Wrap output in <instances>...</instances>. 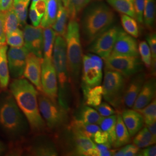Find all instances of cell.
<instances>
[{
	"label": "cell",
	"instance_id": "cell-1",
	"mask_svg": "<svg viewBox=\"0 0 156 156\" xmlns=\"http://www.w3.org/2000/svg\"><path fill=\"white\" fill-rule=\"evenodd\" d=\"M10 90L32 131L44 132L46 125L39 112L38 93L33 84L25 79H15L10 84Z\"/></svg>",
	"mask_w": 156,
	"mask_h": 156
},
{
	"label": "cell",
	"instance_id": "cell-2",
	"mask_svg": "<svg viewBox=\"0 0 156 156\" xmlns=\"http://www.w3.org/2000/svg\"><path fill=\"white\" fill-rule=\"evenodd\" d=\"M114 17L111 9L104 3H95L89 7L82 22V33L86 42L90 44L100 34L109 28Z\"/></svg>",
	"mask_w": 156,
	"mask_h": 156
},
{
	"label": "cell",
	"instance_id": "cell-3",
	"mask_svg": "<svg viewBox=\"0 0 156 156\" xmlns=\"http://www.w3.org/2000/svg\"><path fill=\"white\" fill-rule=\"evenodd\" d=\"M27 124L12 94L0 100V127L7 134L19 136L26 131Z\"/></svg>",
	"mask_w": 156,
	"mask_h": 156
},
{
	"label": "cell",
	"instance_id": "cell-4",
	"mask_svg": "<svg viewBox=\"0 0 156 156\" xmlns=\"http://www.w3.org/2000/svg\"><path fill=\"white\" fill-rule=\"evenodd\" d=\"M79 24L76 19H70L65 36L68 75L75 83L78 81L82 65V48Z\"/></svg>",
	"mask_w": 156,
	"mask_h": 156
},
{
	"label": "cell",
	"instance_id": "cell-5",
	"mask_svg": "<svg viewBox=\"0 0 156 156\" xmlns=\"http://www.w3.org/2000/svg\"><path fill=\"white\" fill-rule=\"evenodd\" d=\"M126 78L118 72L105 69L103 97L105 100L116 109H120L123 104Z\"/></svg>",
	"mask_w": 156,
	"mask_h": 156
},
{
	"label": "cell",
	"instance_id": "cell-6",
	"mask_svg": "<svg viewBox=\"0 0 156 156\" xmlns=\"http://www.w3.org/2000/svg\"><path fill=\"white\" fill-rule=\"evenodd\" d=\"M38 101L40 113L48 128L56 129L67 123V109L57 102L42 93L38 94Z\"/></svg>",
	"mask_w": 156,
	"mask_h": 156
},
{
	"label": "cell",
	"instance_id": "cell-7",
	"mask_svg": "<svg viewBox=\"0 0 156 156\" xmlns=\"http://www.w3.org/2000/svg\"><path fill=\"white\" fill-rule=\"evenodd\" d=\"M82 66V87L84 93L101 83L103 61L100 57L89 53L83 56Z\"/></svg>",
	"mask_w": 156,
	"mask_h": 156
},
{
	"label": "cell",
	"instance_id": "cell-8",
	"mask_svg": "<svg viewBox=\"0 0 156 156\" xmlns=\"http://www.w3.org/2000/svg\"><path fill=\"white\" fill-rule=\"evenodd\" d=\"M52 63L56 71L60 86V94L62 96L66 89L68 82L66 42L65 38L57 35L52 55ZM58 97V98L59 97Z\"/></svg>",
	"mask_w": 156,
	"mask_h": 156
},
{
	"label": "cell",
	"instance_id": "cell-9",
	"mask_svg": "<svg viewBox=\"0 0 156 156\" xmlns=\"http://www.w3.org/2000/svg\"><path fill=\"white\" fill-rule=\"evenodd\" d=\"M104 60L105 69L118 72L127 78L140 73L143 68L138 57L110 55Z\"/></svg>",
	"mask_w": 156,
	"mask_h": 156
},
{
	"label": "cell",
	"instance_id": "cell-10",
	"mask_svg": "<svg viewBox=\"0 0 156 156\" xmlns=\"http://www.w3.org/2000/svg\"><path fill=\"white\" fill-rule=\"evenodd\" d=\"M120 28L116 26L108 28L90 44V52L105 59L111 55Z\"/></svg>",
	"mask_w": 156,
	"mask_h": 156
},
{
	"label": "cell",
	"instance_id": "cell-11",
	"mask_svg": "<svg viewBox=\"0 0 156 156\" xmlns=\"http://www.w3.org/2000/svg\"><path fill=\"white\" fill-rule=\"evenodd\" d=\"M41 80L42 91L51 100L57 102L58 79L52 60L43 58L41 64Z\"/></svg>",
	"mask_w": 156,
	"mask_h": 156
},
{
	"label": "cell",
	"instance_id": "cell-12",
	"mask_svg": "<svg viewBox=\"0 0 156 156\" xmlns=\"http://www.w3.org/2000/svg\"><path fill=\"white\" fill-rule=\"evenodd\" d=\"M24 46L29 52L43 58V28L26 24L23 30Z\"/></svg>",
	"mask_w": 156,
	"mask_h": 156
},
{
	"label": "cell",
	"instance_id": "cell-13",
	"mask_svg": "<svg viewBox=\"0 0 156 156\" xmlns=\"http://www.w3.org/2000/svg\"><path fill=\"white\" fill-rule=\"evenodd\" d=\"M28 53L24 46L20 48L11 47L7 51L9 69L12 78L18 79L22 77Z\"/></svg>",
	"mask_w": 156,
	"mask_h": 156
},
{
	"label": "cell",
	"instance_id": "cell-14",
	"mask_svg": "<svg viewBox=\"0 0 156 156\" xmlns=\"http://www.w3.org/2000/svg\"><path fill=\"white\" fill-rule=\"evenodd\" d=\"M111 55L139 57L136 39L120 29Z\"/></svg>",
	"mask_w": 156,
	"mask_h": 156
},
{
	"label": "cell",
	"instance_id": "cell-15",
	"mask_svg": "<svg viewBox=\"0 0 156 156\" xmlns=\"http://www.w3.org/2000/svg\"><path fill=\"white\" fill-rule=\"evenodd\" d=\"M43 58H40L31 52H29L27 57L26 64L23 75L30 83L34 84L37 89L43 92L41 85V64Z\"/></svg>",
	"mask_w": 156,
	"mask_h": 156
},
{
	"label": "cell",
	"instance_id": "cell-16",
	"mask_svg": "<svg viewBox=\"0 0 156 156\" xmlns=\"http://www.w3.org/2000/svg\"><path fill=\"white\" fill-rule=\"evenodd\" d=\"M146 80L145 73H138L134 75L133 78L126 87L123 95V104L128 108H132L136 97Z\"/></svg>",
	"mask_w": 156,
	"mask_h": 156
},
{
	"label": "cell",
	"instance_id": "cell-17",
	"mask_svg": "<svg viewBox=\"0 0 156 156\" xmlns=\"http://www.w3.org/2000/svg\"><path fill=\"white\" fill-rule=\"evenodd\" d=\"M156 91V79L154 78L145 80L140 93L132 108L134 110H138L144 108L155 98Z\"/></svg>",
	"mask_w": 156,
	"mask_h": 156
},
{
	"label": "cell",
	"instance_id": "cell-18",
	"mask_svg": "<svg viewBox=\"0 0 156 156\" xmlns=\"http://www.w3.org/2000/svg\"><path fill=\"white\" fill-rule=\"evenodd\" d=\"M73 154L78 156H93L96 145L89 138L71 131Z\"/></svg>",
	"mask_w": 156,
	"mask_h": 156
},
{
	"label": "cell",
	"instance_id": "cell-19",
	"mask_svg": "<svg viewBox=\"0 0 156 156\" xmlns=\"http://www.w3.org/2000/svg\"><path fill=\"white\" fill-rule=\"evenodd\" d=\"M121 116L131 136H135L144 126L143 117L136 110L126 109L122 111Z\"/></svg>",
	"mask_w": 156,
	"mask_h": 156
},
{
	"label": "cell",
	"instance_id": "cell-20",
	"mask_svg": "<svg viewBox=\"0 0 156 156\" xmlns=\"http://www.w3.org/2000/svg\"><path fill=\"white\" fill-rule=\"evenodd\" d=\"M7 51L8 46L5 43L0 44V89L2 90L8 87L9 81Z\"/></svg>",
	"mask_w": 156,
	"mask_h": 156
},
{
	"label": "cell",
	"instance_id": "cell-21",
	"mask_svg": "<svg viewBox=\"0 0 156 156\" xmlns=\"http://www.w3.org/2000/svg\"><path fill=\"white\" fill-rule=\"evenodd\" d=\"M69 129L93 140L95 133L100 129V128L97 124L84 123L75 118L70 123Z\"/></svg>",
	"mask_w": 156,
	"mask_h": 156
},
{
	"label": "cell",
	"instance_id": "cell-22",
	"mask_svg": "<svg viewBox=\"0 0 156 156\" xmlns=\"http://www.w3.org/2000/svg\"><path fill=\"white\" fill-rule=\"evenodd\" d=\"M69 19L68 9L62 5L58 0V9L56 20L52 25V28L57 35L65 38L67 29V22Z\"/></svg>",
	"mask_w": 156,
	"mask_h": 156
},
{
	"label": "cell",
	"instance_id": "cell-23",
	"mask_svg": "<svg viewBox=\"0 0 156 156\" xmlns=\"http://www.w3.org/2000/svg\"><path fill=\"white\" fill-rule=\"evenodd\" d=\"M46 10L40 23L42 28L50 27L54 24L58 9V0H45Z\"/></svg>",
	"mask_w": 156,
	"mask_h": 156
},
{
	"label": "cell",
	"instance_id": "cell-24",
	"mask_svg": "<svg viewBox=\"0 0 156 156\" xmlns=\"http://www.w3.org/2000/svg\"><path fill=\"white\" fill-rule=\"evenodd\" d=\"M116 140L113 147L115 148L127 145L131 141V136L123 122L121 114H117L115 128Z\"/></svg>",
	"mask_w": 156,
	"mask_h": 156
},
{
	"label": "cell",
	"instance_id": "cell-25",
	"mask_svg": "<svg viewBox=\"0 0 156 156\" xmlns=\"http://www.w3.org/2000/svg\"><path fill=\"white\" fill-rule=\"evenodd\" d=\"M43 29V58L52 60L53 50L57 34L51 27Z\"/></svg>",
	"mask_w": 156,
	"mask_h": 156
},
{
	"label": "cell",
	"instance_id": "cell-26",
	"mask_svg": "<svg viewBox=\"0 0 156 156\" xmlns=\"http://www.w3.org/2000/svg\"><path fill=\"white\" fill-rule=\"evenodd\" d=\"M116 120L117 115L114 114L107 117H101L98 123L101 129L108 135L109 143L112 146H113L116 140L115 128Z\"/></svg>",
	"mask_w": 156,
	"mask_h": 156
},
{
	"label": "cell",
	"instance_id": "cell-27",
	"mask_svg": "<svg viewBox=\"0 0 156 156\" xmlns=\"http://www.w3.org/2000/svg\"><path fill=\"white\" fill-rule=\"evenodd\" d=\"M103 87L98 85L87 90L84 93L86 104L89 106L96 108L102 102L103 97Z\"/></svg>",
	"mask_w": 156,
	"mask_h": 156
},
{
	"label": "cell",
	"instance_id": "cell-28",
	"mask_svg": "<svg viewBox=\"0 0 156 156\" xmlns=\"http://www.w3.org/2000/svg\"><path fill=\"white\" fill-rule=\"evenodd\" d=\"M156 138L151 134L146 127L139 131L135 135L133 140L134 145L140 149L154 145L156 144Z\"/></svg>",
	"mask_w": 156,
	"mask_h": 156
},
{
	"label": "cell",
	"instance_id": "cell-29",
	"mask_svg": "<svg viewBox=\"0 0 156 156\" xmlns=\"http://www.w3.org/2000/svg\"><path fill=\"white\" fill-rule=\"evenodd\" d=\"M107 2L119 12L135 19L134 0H107Z\"/></svg>",
	"mask_w": 156,
	"mask_h": 156
},
{
	"label": "cell",
	"instance_id": "cell-30",
	"mask_svg": "<svg viewBox=\"0 0 156 156\" xmlns=\"http://www.w3.org/2000/svg\"><path fill=\"white\" fill-rule=\"evenodd\" d=\"M28 152L33 156H56L58 155L55 147L49 143H42L31 146Z\"/></svg>",
	"mask_w": 156,
	"mask_h": 156
},
{
	"label": "cell",
	"instance_id": "cell-31",
	"mask_svg": "<svg viewBox=\"0 0 156 156\" xmlns=\"http://www.w3.org/2000/svg\"><path fill=\"white\" fill-rule=\"evenodd\" d=\"M143 23L150 30L153 28L155 20V5L154 0H144Z\"/></svg>",
	"mask_w": 156,
	"mask_h": 156
},
{
	"label": "cell",
	"instance_id": "cell-32",
	"mask_svg": "<svg viewBox=\"0 0 156 156\" xmlns=\"http://www.w3.org/2000/svg\"><path fill=\"white\" fill-rule=\"evenodd\" d=\"M101 118L100 114L94 109L89 106H84L80 109L76 119L84 123L98 124Z\"/></svg>",
	"mask_w": 156,
	"mask_h": 156
},
{
	"label": "cell",
	"instance_id": "cell-33",
	"mask_svg": "<svg viewBox=\"0 0 156 156\" xmlns=\"http://www.w3.org/2000/svg\"><path fill=\"white\" fill-rule=\"evenodd\" d=\"M20 23L16 14L12 7L4 15V28L6 35L11 34L18 29Z\"/></svg>",
	"mask_w": 156,
	"mask_h": 156
},
{
	"label": "cell",
	"instance_id": "cell-34",
	"mask_svg": "<svg viewBox=\"0 0 156 156\" xmlns=\"http://www.w3.org/2000/svg\"><path fill=\"white\" fill-rule=\"evenodd\" d=\"M142 116L144 123L149 125L156 122V100L154 98L150 104L140 109L136 110Z\"/></svg>",
	"mask_w": 156,
	"mask_h": 156
},
{
	"label": "cell",
	"instance_id": "cell-35",
	"mask_svg": "<svg viewBox=\"0 0 156 156\" xmlns=\"http://www.w3.org/2000/svg\"><path fill=\"white\" fill-rule=\"evenodd\" d=\"M30 1V0H19L13 3V8L22 26L26 24Z\"/></svg>",
	"mask_w": 156,
	"mask_h": 156
},
{
	"label": "cell",
	"instance_id": "cell-36",
	"mask_svg": "<svg viewBox=\"0 0 156 156\" xmlns=\"http://www.w3.org/2000/svg\"><path fill=\"white\" fill-rule=\"evenodd\" d=\"M121 21L126 33L134 38H138L140 34L139 27L135 19L127 15L121 16Z\"/></svg>",
	"mask_w": 156,
	"mask_h": 156
},
{
	"label": "cell",
	"instance_id": "cell-37",
	"mask_svg": "<svg viewBox=\"0 0 156 156\" xmlns=\"http://www.w3.org/2000/svg\"><path fill=\"white\" fill-rule=\"evenodd\" d=\"M91 0H69L68 6L69 18L76 19L79 12L82 11L87 5Z\"/></svg>",
	"mask_w": 156,
	"mask_h": 156
},
{
	"label": "cell",
	"instance_id": "cell-38",
	"mask_svg": "<svg viewBox=\"0 0 156 156\" xmlns=\"http://www.w3.org/2000/svg\"><path fill=\"white\" fill-rule=\"evenodd\" d=\"M6 41L7 44L11 47H22L24 44L22 31L18 28L12 33L6 35Z\"/></svg>",
	"mask_w": 156,
	"mask_h": 156
},
{
	"label": "cell",
	"instance_id": "cell-39",
	"mask_svg": "<svg viewBox=\"0 0 156 156\" xmlns=\"http://www.w3.org/2000/svg\"><path fill=\"white\" fill-rule=\"evenodd\" d=\"M138 53H140L141 60L147 68H151V49L146 41H141L138 46Z\"/></svg>",
	"mask_w": 156,
	"mask_h": 156
},
{
	"label": "cell",
	"instance_id": "cell-40",
	"mask_svg": "<svg viewBox=\"0 0 156 156\" xmlns=\"http://www.w3.org/2000/svg\"><path fill=\"white\" fill-rule=\"evenodd\" d=\"M146 39L147 41V44L149 45L151 49V69L154 75L156 73V35L155 33H151L149 34Z\"/></svg>",
	"mask_w": 156,
	"mask_h": 156
},
{
	"label": "cell",
	"instance_id": "cell-41",
	"mask_svg": "<svg viewBox=\"0 0 156 156\" xmlns=\"http://www.w3.org/2000/svg\"><path fill=\"white\" fill-rule=\"evenodd\" d=\"M144 0H134V8L135 19L140 23H143Z\"/></svg>",
	"mask_w": 156,
	"mask_h": 156
},
{
	"label": "cell",
	"instance_id": "cell-42",
	"mask_svg": "<svg viewBox=\"0 0 156 156\" xmlns=\"http://www.w3.org/2000/svg\"><path fill=\"white\" fill-rule=\"evenodd\" d=\"M95 108L101 117L109 116L116 113L115 109L106 102H101L100 105Z\"/></svg>",
	"mask_w": 156,
	"mask_h": 156
},
{
	"label": "cell",
	"instance_id": "cell-43",
	"mask_svg": "<svg viewBox=\"0 0 156 156\" xmlns=\"http://www.w3.org/2000/svg\"><path fill=\"white\" fill-rule=\"evenodd\" d=\"M93 140L97 144H104L109 143L108 135L105 132L102 131L101 129L95 133Z\"/></svg>",
	"mask_w": 156,
	"mask_h": 156
},
{
	"label": "cell",
	"instance_id": "cell-44",
	"mask_svg": "<svg viewBox=\"0 0 156 156\" xmlns=\"http://www.w3.org/2000/svg\"><path fill=\"white\" fill-rule=\"evenodd\" d=\"M29 17H30V19L32 23L33 26L37 27L39 26L42 17L39 16L38 13H37V12L36 11L35 9L34 8V6L32 4L31 5L30 9Z\"/></svg>",
	"mask_w": 156,
	"mask_h": 156
},
{
	"label": "cell",
	"instance_id": "cell-45",
	"mask_svg": "<svg viewBox=\"0 0 156 156\" xmlns=\"http://www.w3.org/2000/svg\"><path fill=\"white\" fill-rule=\"evenodd\" d=\"M32 4L34 6L36 11L40 16L42 18L45 14L46 10V2L45 0H38L36 2H32Z\"/></svg>",
	"mask_w": 156,
	"mask_h": 156
},
{
	"label": "cell",
	"instance_id": "cell-46",
	"mask_svg": "<svg viewBox=\"0 0 156 156\" xmlns=\"http://www.w3.org/2000/svg\"><path fill=\"white\" fill-rule=\"evenodd\" d=\"M124 156H136L140 151V148L135 145H127L122 148Z\"/></svg>",
	"mask_w": 156,
	"mask_h": 156
},
{
	"label": "cell",
	"instance_id": "cell-47",
	"mask_svg": "<svg viewBox=\"0 0 156 156\" xmlns=\"http://www.w3.org/2000/svg\"><path fill=\"white\" fill-rule=\"evenodd\" d=\"M5 12L0 11V44L5 43L6 34L4 28Z\"/></svg>",
	"mask_w": 156,
	"mask_h": 156
},
{
	"label": "cell",
	"instance_id": "cell-48",
	"mask_svg": "<svg viewBox=\"0 0 156 156\" xmlns=\"http://www.w3.org/2000/svg\"><path fill=\"white\" fill-rule=\"evenodd\" d=\"M156 155V146H147L141 151H139L136 156H155Z\"/></svg>",
	"mask_w": 156,
	"mask_h": 156
},
{
	"label": "cell",
	"instance_id": "cell-49",
	"mask_svg": "<svg viewBox=\"0 0 156 156\" xmlns=\"http://www.w3.org/2000/svg\"><path fill=\"white\" fill-rule=\"evenodd\" d=\"M13 0H0V11L5 12L13 7Z\"/></svg>",
	"mask_w": 156,
	"mask_h": 156
},
{
	"label": "cell",
	"instance_id": "cell-50",
	"mask_svg": "<svg viewBox=\"0 0 156 156\" xmlns=\"http://www.w3.org/2000/svg\"><path fill=\"white\" fill-rule=\"evenodd\" d=\"M146 127L148 129L151 134L156 138V122L149 125H146Z\"/></svg>",
	"mask_w": 156,
	"mask_h": 156
},
{
	"label": "cell",
	"instance_id": "cell-51",
	"mask_svg": "<svg viewBox=\"0 0 156 156\" xmlns=\"http://www.w3.org/2000/svg\"><path fill=\"white\" fill-rule=\"evenodd\" d=\"M6 150L5 145L0 140V155L2 154Z\"/></svg>",
	"mask_w": 156,
	"mask_h": 156
},
{
	"label": "cell",
	"instance_id": "cell-52",
	"mask_svg": "<svg viewBox=\"0 0 156 156\" xmlns=\"http://www.w3.org/2000/svg\"><path fill=\"white\" fill-rule=\"evenodd\" d=\"M62 2V5L64 6L66 8H68L69 6V0H59Z\"/></svg>",
	"mask_w": 156,
	"mask_h": 156
},
{
	"label": "cell",
	"instance_id": "cell-53",
	"mask_svg": "<svg viewBox=\"0 0 156 156\" xmlns=\"http://www.w3.org/2000/svg\"><path fill=\"white\" fill-rule=\"evenodd\" d=\"M18 1H19V0H13V3H14V2H16Z\"/></svg>",
	"mask_w": 156,
	"mask_h": 156
},
{
	"label": "cell",
	"instance_id": "cell-54",
	"mask_svg": "<svg viewBox=\"0 0 156 156\" xmlns=\"http://www.w3.org/2000/svg\"><path fill=\"white\" fill-rule=\"evenodd\" d=\"M38 1V0H32V2H36V1Z\"/></svg>",
	"mask_w": 156,
	"mask_h": 156
}]
</instances>
